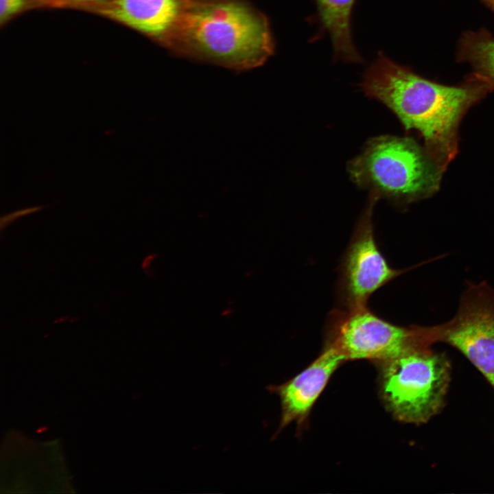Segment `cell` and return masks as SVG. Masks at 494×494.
Here are the masks:
<instances>
[{
	"label": "cell",
	"instance_id": "obj_1",
	"mask_svg": "<svg viewBox=\"0 0 494 494\" xmlns=\"http://www.w3.org/2000/svg\"><path fill=\"white\" fill-rule=\"evenodd\" d=\"M360 86L367 96L391 110L406 130L421 136L426 152L443 172L458 153L462 118L493 91L473 73L459 85H444L381 54L365 72Z\"/></svg>",
	"mask_w": 494,
	"mask_h": 494
},
{
	"label": "cell",
	"instance_id": "obj_2",
	"mask_svg": "<svg viewBox=\"0 0 494 494\" xmlns=\"http://www.w3.org/2000/svg\"><path fill=\"white\" fill-rule=\"evenodd\" d=\"M166 44L181 54L235 69L260 66L274 50L266 18L244 0H185Z\"/></svg>",
	"mask_w": 494,
	"mask_h": 494
},
{
	"label": "cell",
	"instance_id": "obj_3",
	"mask_svg": "<svg viewBox=\"0 0 494 494\" xmlns=\"http://www.w3.org/2000/svg\"><path fill=\"white\" fill-rule=\"evenodd\" d=\"M352 180L370 193L405 204L432 196L443 172L424 147L410 137L370 139L348 165Z\"/></svg>",
	"mask_w": 494,
	"mask_h": 494
},
{
	"label": "cell",
	"instance_id": "obj_4",
	"mask_svg": "<svg viewBox=\"0 0 494 494\" xmlns=\"http://www.w3.org/2000/svg\"><path fill=\"white\" fill-rule=\"evenodd\" d=\"M430 346L413 349L379 362L381 394L393 416L405 423H426L443 408L451 366Z\"/></svg>",
	"mask_w": 494,
	"mask_h": 494
},
{
	"label": "cell",
	"instance_id": "obj_5",
	"mask_svg": "<svg viewBox=\"0 0 494 494\" xmlns=\"http://www.w3.org/2000/svg\"><path fill=\"white\" fill-rule=\"evenodd\" d=\"M423 330L430 345L442 342L456 349L494 388V287L484 281L469 284L454 316Z\"/></svg>",
	"mask_w": 494,
	"mask_h": 494
},
{
	"label": "cell",
	"instance_id": "obj_6",
	"mask_svg": "<svg viewBox=\"0 0 494 494\" xmlns=\"http://www.w3.org/2000/svg\"><path fill=\"white\" fill-rule=\"evenodd\" d=\"M330 324L327 344L334 346L346 360L366 359L379 363L413 349L430 346L423 327L394 325L366 306L336 311Z\"/></svg>",
	"mask_w": 494,
	"mask_h": 494
},
{
	"label": "cell",
	"instance_id": "obj_7",
	"mask_svg": "<svg viewBox=\"0 0 494 494\" xmlns=\"http://www.w3.org/2000/svg\"><path fill=\"white\" fill-rule=\"evenodd\" d=\"M377 200L370 194L342 260L339 291L346 309L366 306L375 292L405 272L391 268L377 246L372 222Z\"/></svg>",
	"mask_w": 494,
	"mask_h": 494
},
{
	"label": "cell",
	"instance_id": "obj_8",
	"mask_svg": "<svg viewBox=\"0 0 494 494\" xmlns=\"http://www.w3.org/2000/svg\"><path fill=\"white\" fill-rule=\"evenodd\" d=\"M346 360L334 346L326 344L321 354L298 375L283 384L268 387L281 401L278 432L292 422H303L333 373Z\"/></svg>",
	"mask_w": 494,
	"mask_h": 494
},
{
	"label": "cell",
	"instance_id": "obj_9",
	"mask_svg": "<svg viewBox=\"0 0 494 494\" xmlns=\"http://www.w3.org/2000/svg\"><path fill=\"white\" fill-rule=\"evenodd\" d=\"M185 0H109V17L167 43L182 13Z\"/></svg>",
	"mask_w": 494,
	"mask_h": 494
},
{
	"label": "cell",
	"instance_id": "obj_10",
	"mask_svg": "<svg viewBox=\"0 0 494 494\" xmlns=\"http://www.w3.org/2000/svg\"><path fill=\"white\" fill-rule=\"evenodd\" d=\"M355 0H316L320 21L329 33L337 60L360 62L362 58L354 46L351 16Z\"/></svg>",
	"mask_w": 494,
	"mask_h": 494
},
{
	"label": "cell",
	"instance_id": "obj_11",
	"mask_svg": "<svg viewBox=\"0 0 494 494\" xmlns=\"http://www.w3.org/2000/svg\"><path fill=\"white\" fill-rule=\"evenodd\" d=\"M458 60L469 63L473 73L494 89V37L486 30L464 33L459 43Z\"/></svg>",
	"mask_w": 494,
	"mask_h": 494
},
{
	"label": "cell",
	"instance_id": "obj_12",
	"mask_svg": "<svg viewBox=\"0 0 494 494\" xmlns=\"http://www.w3.org/2000/svg\"><path fill=\"white\" fill-rule=\"evenodd\" d=\"M24 4L25 0H0L1 22H3L19 12Z\"/></svg>",
	"mask_w": 494,
	"mask_h": 494
},
{
	"label": "cell",
	"instance_id": "obj_13",
	"mask_svg": "<svg viewBox=\"0 0 494 494\" xmlns=\"http://www.w3.org/2000/svg\"><path fill=\"white\" fill-rule=\"evenodd\" d=\"M42 208L43 207H30L27 209L18 210L16 211L8 213L6 215L2 216L1 218V230H3V228L6 227L8 225L13 222L17 218L38 211Z\"/></svg>",
	"mask_w": 494,
	"mask_h": 494
},
{
	"label": "cell",
	"instance_id": "obj_14",
	"mask_svg": "<svg viewBox=\"0 0 494 494\" xmlns=\"http://www.w3.org/2000/svg\"><path fill=\"white\" fill-rule=\"evenodd\" d=\"M51 1L72 2V3H90V2L99 1L100 0H51Z\"/></svg>",
	"mask_w": 494,
	"mask_h": 494
},
{
	"label": "cell",
	"instance_id": "obj_15",
	"mask_svg": "<svg viewBox=\"0 0 494 494\" xmlns=\"http://www.w3.org/2000/svg\"><path fill=\"white\" fill-rule=\"evenodd\" d=\"M494 11V0H482Z\"/></svg>",
	"mask_w": 494,
	"mask_h": 494
}]
</instances>
